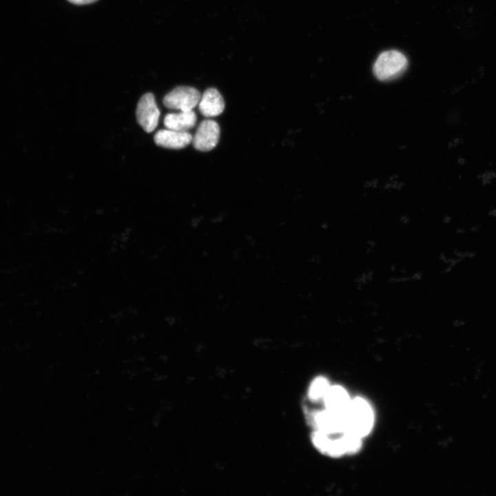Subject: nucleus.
Here are the masks:
<instances>
[{"mask_svg": "<svg viewBox=\"0 0 496 496\" xmlns=\"http://www.w3.org/2000/svg\"><path fill=\"white\" fill-rule=\"evenodd\" d=\"M344 417L346 431L362 439L367 436L373 428L374 411L369 402L361 397L351 399Z\"/></svg>", "mask_w": 496, "mask_h": 496, "instance_id": "obj_1", "label": "nucleus"}, {"mask_svg": "<svg viewBox=\"0 0 496 496\" xmlns=\"http://www.w3.org/2000/svg\"><path fill=\"white\" fill-rule=\"evenodd\" d=\"M408 60L400 52L388 50L382 52L373 65L375 76L381 81H390L400 76L407 68Z\"/></svg>", "mask_w": 496, "mask_h": 496, "instance_id": "obj_2", "label": "nucleus"}, {"mask_svg": "<svg viewBox=\"0 0 496 496\" xmlns=\"http://www.w3.org/2000/svg\"><path fill=\"white\" fill-rule=\"evenodd\" d=\"M201 94L196 88L178 86L163 98V104L168 109L189 111L198 104Z\"/></svg>", "mask_w": 496, "mask_h": 496, "instance_id": "obj_3", "label": "nucleus"}, {"mask_svg": "<svg viewBox=\"0 0 496 496\" xmlns=\"http://www.w3.org/2000/svg\"><path fill=\"white\" fill-rule=\"evenodd\" d=\"M314 430L327 434H340L346 431L344 415L337 413L326 409L311 412L309 417Z\"/></svg>", "mask_w": 496, "mask_h": 496, "instance_id": "obj_4", "label": "nucleus"}, {"mask_svg": "<svg viewBox=\"0 0 496 496\" xmlns=\"http://www.w3.org/2000/svg\"><path fill=\"white\" fill-rule=\"evenodd\" d=\"M342 434L331 435L314 430L311 434V440L313 446L321 453L331 457H340L347 454Z\"/></svg>", "mask_w": 496, "mask_h": 496, "instance_id": "obj_5", "label": "nucleus"}, {"mask_svg": "<svg viewBox=\"0 0 496 496\" xmlns=\"http://www.w3.org/2000/svg\"><path fill=\"white\" fill-rule=\"evenodd\" d=\"M136 116L138 124L146 132H152L156 128L160 111L152 93H146L141 97L137 105Z\"/></svg>", "mask_w": 496, "mask_h": 496, "instance_id": "obj_6", "label": "nucleus"}, {"mask_svg": "<svg viewBox=\"0 0 496 496\" xmlns=\"http://www.w3.org/2000/svg\"><path fill=\"white\" fill-rule=\"evenodd\" d=\"M219 125L214 120L203 121L193 136L192 143L197 150L207 152L214 149L220 138Z\"/></svg>", "mask_w": 496, "mask_h": 496, "instance_id": "obj_7", "label": "nucleus"}, {"mask_svg": "<svg viewBox=\"0 0 496 496\" xmlns=\"http://www.w3.org/2000/svg\"><path fill=\"white\" fill-rule=\"evenodd\" d=\"M193 136L187 132L170 129L161 130L154 135V142L158 145L169 149H182L192 142Z\"/></svg>", "mask_w": 496, "mask_h": 496, "instance_id": "obj_8", "label": "nucleus"}, {"mask_svg": "<svg viewBox=\"0 0 496 496\" xmlns=\"http://www.w3.org/2000/svg\"><path fill=\"white\" fill-rule=\"evenodd\" d=\"M351 398L347 391L340 385H331L322 402L324 409L345 415Z\"/></svg>", "mask_w": 496, "mask_h": 496, "instance_id": "obj_9", "label": "nucleus"}, {"mask_svg": "<svg viewBox=\"0 0 496 496\" xmlns=\"http://www.w3.org/2000/svg\"><path fill=\"white\" fill-rule=\"evenodd\" d=\"M198 105L200 113L205 117L218 116L225 109L223 97L218 90L214 87L205 91Z\"/></svg>", "mask_w": 496, "mask_h": 496, "instance_id": "obj_10", "label": "nucleus"}, {"mask_svg": "<svg viewBox=\"0 0 496 496\" xmlns=\"http://www.w3.org/2000/svg\"><path fill=\"white\" fill-rule=\"evenodd\" d=\"M197 117L193 110L180 111L167 114L164 118V125L167 129L187 132L196 123Z\"/></svg>", "mask_w": 496, "mask_h": 496, "instance_id": "obj_11", "label": "nucleus"}, {"mask_svg": "<svg viewBox=\"0 0 496 496\" xmlns=\"http://www.w3.org/2000/svg\"><path fill=\"white\" fill-rule=\"evenodd\" d=\"M331 386L329 381L324 376H317L310 383L307 396L312 402L323 401L328 390Z\"/></svg>", "mask_w": 496, "mask_h": 496, "instance_id": "obj_12", "label": "nucleus"}, {"mask_svg": "<svg viewBox=\"0 0 496 496\" xmlns=\"http://www.w3.org/2000/svg\"><path fill=\"white\" fill-rule=\"evenodd\" d=\"M69 2L76 5H84L94 3L98 0H68Z\"/></svg>", "mask_w": 496, "mask_h": 496, "instance_id": "obj_13", "label": "nucleus"}]
</instances>
